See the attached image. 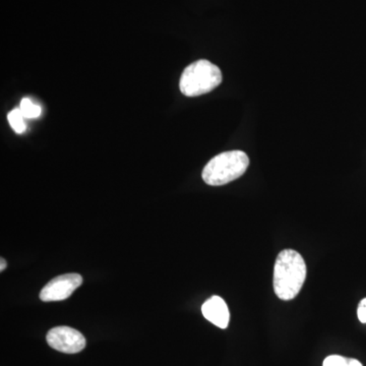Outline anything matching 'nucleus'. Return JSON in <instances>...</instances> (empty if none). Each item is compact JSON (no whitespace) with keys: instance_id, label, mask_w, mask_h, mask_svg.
Here are the masks:
<instances>
[{"instance_id":"obj_7","label":"nucleus","mask_w":366,"mask_h":366,"mask_svg":"<svg viewBox=\"0 0 366 366\" xmlns=\"http://www.w3.org/2000/svg\"><path fill=\"white\" fill-rule=\"evenodd\" d=\"M7 119H9V125L16 134H21L26 132L25 117L21 114L20 108L9 112L7 115Z\"/></svg>"},{"instance_id":"obj_6","label":"nucleus","mask_w":366,"mask_h":366,"mask_svg":"<svg viewBox=\"0 0 366 366\" xmlns=\"http://www.w3.org/2000/svg\"><path fill=\"white\" fill-rule=\"evenodd\" d=\"M202 312L206 320L220 329L228 327L230 314L227 305L220 296L214 295L207 300L202 307Z\"/></svg>"},{"instance_id":"obj_8","label":"nucleus","mask_w":366,"mask_h":366,"mask_svg":"<svg viewBox=\"0 0 366 366\" xmlns=\"http://www.w3.org/2000/svg\"><path fill=\"white\" fill-rule=\"evenodd\" d=\"M20 110L24 117L29 118V119L39 117L41 115L40 106L33 103L32 100L29 98H24L21 101Z\"/></svg>"},{"instance_id":"obj_4","label":"nucleus","mask_w":366,"mask_h":366,"mask_svg":"<svg viewBox=\"0 0 366 366\" xmlns=\"http://www.w3.org/2000/svg\"><path fill=\"white\" fill-rule=\"evenodd\" d=\"M46 340L54 350L66 354L81 352L86 345V338L81 332L66 326L53 327L48 332Z\"/></svg>"},{"instance_id":"obj_3","label":"nucleus","mask_w":366,"mask_h":366,"mask_svg":"<svg viewBox=\"0 0 366 366\" xmlns=\"http://www.w3.org/2000/svg\"><path fill=\"white\" fill-rule=\"evenodd\" d=\"M222 83V72L209 60L190 64L180 76L179 89L187 97H197L216 89Z\"/></svg>"},{"instance_id":"obj_9","label":"nucleus","mask_w":366,"mask_h":366,"mask_svg":"<svg viewBox=\"0 0 366 366\" xmlns=\"http://www.w3.org/2000/svg\"><path fill=\"white\" fill-rule=\"evenodd\" d=\"M322 366H363L360 361L340 355L327 356Z\"/></svg>"},{"instance_id":"obj_1","label":"nucleus","mask_w":366,"mask_h":366,"mask_svg":"<svg viewBox=\"0 0 366 366\" xmlns=\"http://www.w3.org/2000/svg\"><path fill=\"white\" fill-rule=\"evenodd\" d=\"M307 264L300 252L282 250L274 267V290L281 300H295L307 279Z\"/></svg>"},{"instance_id":"obj_11","label":"nucleus","mask_w":366,"mask_h":366,"mask_svg":"<svg viewBox=\"0 0 366 366\" xmlns=\"http://www.w3.org/2000/svg\"><path fill=\"white\" fill-rule=\"evenodd\" d=\"M0 271L4 272L6 268V259H0Z\"/></svg>"},{"instance_id":"obj_10","label":"nucleus","mask_w":366,"mask_h":366,"mask_svg":"<svg viewBox=\"0 0 366 366\" xmlns=\"http://www.w3.org/2000/svg\"><path fill=\"white\" fill-rule=\"evenodd\" d=\"M358 319L362 324H366V298L360 301L357 310Z\"/></svg>"},{"instance_id":"obj_2","label":"nucleus","mask_w":366,"mask_h":366,"mask_svg":"<svg viewBox=\"0 0 366 366\" xmlns=\"http://www.w3.org/2000/svg\"><path fill=\"white\" fill-rule=\"evenodd\" d=\"M249 166V159L244 152H224L209 161L202 177L207 184L220 187L242 177Z\"/></svg>"},{"instance_id":"obj_5","label":"nucleus","mask_w":366,"mask_h":366,"mask_svg":"<svg viewBox=\"0 0 366 366\" xmlns=\"http://www.w3.org/2000/svg\"><path fill=\"white\" fill-rule=\"evenodd\" d=\"M83 283V277L79 274H66L55 277L41 290L40 300L44 302L62 301L71 297L72 293Z\"/></svg>"}]
</instances>
